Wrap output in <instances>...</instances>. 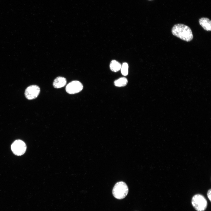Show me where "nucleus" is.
<instances>
[{
    "label": "nucleus",
    "instance_id": "f257e3e1",
    "mask_svg": "<svg viewBox=\"0 0 211 211\" xmlns=\"http://www.w3.org/2000/svg\"><path fill=\"white\" fill-rule=\"evenodd\" d=\"M171 32L173 35L186 42L191 41L193 38L191 29L183 24L175 25L172 28Z\"/></svg>",
    "mask_w": 211,
    "mask_h": 211
},
{
    "label": "nucleus",
    "instance_id": "f03ea898",
    "mask_svg": "<svg viewBox=\"0 0 211 211\" xmlns=\"http://www.w3.org/2000/svg\"><path fill=\"white\" fill-rule=\"evenodd\" d=\"M128 188L124 182H117L114 186L113 189L112 193L115 198L122 199L124 198L128 192Z\"/></svg>",
    "mask_w": 211,
    "mask_h": 211
},
{
    "label": "nucleus",
    "instance_id": "7ed1b4c3",
    "mask_svg": "<svg viewBox=\"0 0 211 211\" xmlns=\"http://www.w3.org/2000/svg\"><path fill=\"white\" fill-rule=\"evenodd\" d=\"M191 203L194 209L197 211H204L207 205V201L205 197L200 194H196L193 196Z\"/></svg>",
    "mask_w": 211,
    "mask_h": 211
},
{
    "label": "nucleus",
    "instance_id": "20e7f679",
    "mask_svg": "<svg viewBox=\"0 0 211 211\" xmlns=\"http://www.w3.org/2000/svg\"><path fill=\"white\" fill-rule=\"evenodd\" d=\"M26 148L25 143L21 139L15 140L11 146V149L13 153L17 156L23 155L25 153Z\"/></svg>",
    "mask_w": 211,
    "mask_h": 211
},
{
    "label": "nucleus",
    "instance_id": "39448f33",
    "mask_svg": "<svg viewBox=\"0 0 211 211\" xmlns=\"http://www.w3.org/2000/svg\"><path fill=\"white\" fill-rule=\"evenodd\" d=\"M83 88V85L81 82L75 80L69 82L66 86L65 89L68 93L74 94L80 92Z\"/></svg>",
    "mask_w": 211,
    "mask_h": 211
},
{
    "label": "nucleus",
    "instance_id": "423d86ee",
    "mask_svg": "<svg viewBox=\"0 0 211 211\" xmlns=\"http://www.w3.org/2000/svg\"><path fill=\"white\" fill-rule=\"evenodd\" d=\"M40 91V87L37 85H33L27 87L25 90V95L28 100L34 99L39 95Z\"/></svg>",
    "mask_w": 211,
    "mask_h": 211
},
{
    "label": "nucleus",
    "instance_id": "0eeeda50",
    "mask_svg": "<svg viewBox=\"0 0 211 211\" xmlns=\"http://www.w3.org/2000/svg\"><path fill=\"white\" fill-rule=\"evenodd\" d=\"M200 25L205 30L210 31L211 30V21L208 18L202 17L199 20Z\"/></svg>",
    "mask_w": 211,
    "mask_h": 211
},
{
    "label": "nucleus",
    "instance_id": "6e6552de",
    "mask_svg": "<svg viewBox=\"0 0 211 211\" xmlns=\"http://www.w3.org/2000/svg\"><path fill=\"white\" fill-rule=\"evenodd\" d=\"M67 80L66 78L63 77L58 76L54 80L53 85L54 88L58 89L65 86Z\"/></svg>",
    "mask_w": 211,
    "mask_h": 211
},
{
    "label": "nucleus",
    "instance_id": "1a4fd4ad",
    "mask_svg": "<svg viewBox=\"0 0 211 211\" xmlns=\"http://www.w3.org/2000/svg\"><path fill=\"white\" fill-rule=\"evenodd\" d=\"M121 64L115 60H113L111 61L110 65L111 70L115 72L119 71L121 69Z\"/></svg>",
    "mask_w": 211,
    "mask_h": 211
},
{
    "label": "nucleus",
    "instance_id": "9d476101",
    "mask_svg": "<svg viewBox=\"0 0 211 211\" xmlns=\"http://www.w3.org/2000/svg\"><path fill=\"white\" fill-rule=\"evenodd\" d=\"M127 80L125 77H121L116 80L114 82V85L118 87L123 86L127 84Z\"/></svg>",
    "mask_w": 211,
    "mask_h": 211
},
{
    "label": "nucleus",
    "instance_id": "9b49d317",
    "mask_svg": "<svg viewBox=\"0 0 211 211\" xmlns=\"http://www.w3.org/2000/svg\"><path fill=\"white\" fill-rule=\"evenodd\" d=\"M128 65L127 63H123L120 69L122 74L124 76L127 75L128 74Z\"/></svg>",
    "mask_w": 211,
    "mask_h": 211
},
{
    "label": "nucleus",
    "instance_id": "f8f14e48",
    "mask_svg": "<svg viewBox=\"0 0 211 211\" xmlns=\"http://www.w3.org/2000/svg\"><path fill=\"white\" fill-rule=\"evenodd\" d=\"M211 189H210L207 191V196L210 201H211Z\"/></svg>",
    "mask_w": 211,
    "mask_h": 211
},
{
    "label": "nucleus",
    "instance_id": "ddd939ff",
    "mask_svg": "<svg viewBox=\"0 0 211 211\" xmlns=\"http://www.w3.org/2000/svg\"></svg>",
    "mask_w": 211,
    "mask_h": 211
}]
</instances>
